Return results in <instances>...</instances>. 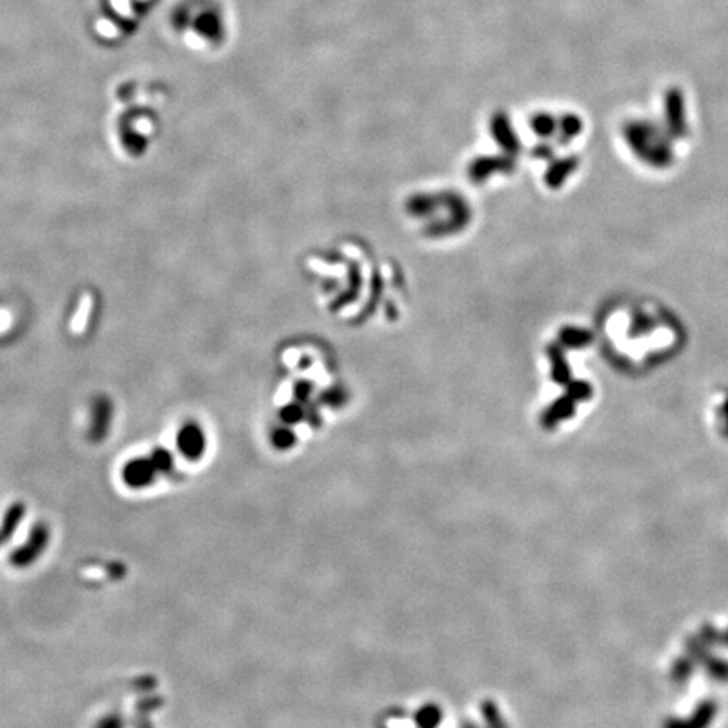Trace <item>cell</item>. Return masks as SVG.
I'll return each mask as SVG.
<instances>
[{
  "mask_svg": "<svg viewBox=\"0 0 728 728\" xmlns=\"http://www.w3.org/2000/svg\"><path fill=\"white\" fill-rule=\"evenodd\" d=\"M24 513H25V507L24 505H21V502H16V505H12L9 509L5 511L2 524H0V545L9 542L10 536L17 531V526L21 524L22 518H24Z\"/></svg>",
  "mask_w": 728,
  "mask_h": 728,
  "instance_id": "obj_5",
  "label": "cell"
},
{
  "mask_svg": "<svg viewBox=\"0 0 728 728\" xmlns=\"http://www.w3.org/2000/svg\"><path fill=\"white\" fill-rule=\"evenodd\" d=\"M178 447L187 461H197L206 452L204 432L194 424L186 425L178 435Z\"/></svg>",
  "mask_w": 728,
  "mask_h": 728,
  "instance_id": "obj_3",
  "label": "cell"
},
{
  "mask_svg": "<svg viewBox=\"0 0 728 728\" xmlns=\"http://www.w3.org/2000/svg\"><path fill=\"white\" fill-rule=\"evenodd\" d=\"M110 403L100 400L93 408V420H91V439L101 440L110 428Z\"/></svg>",
  "mask_w": 728,
  "mask_h": 728,
  "instance_id": "obj_4",
  "label": "cell"
},
{
  "mask_svg": "<svg viewBox=\"0 0 728 728\" xmlns=\"http://www.w3.org/2000/svg\"><path fill=\"white\" fill-rule=\"evenodd\" d=\"M47 543H49V528L44 523H36L29 533L27 542L10 555V563L17 568L32 565L46 550Z\"/></svg>",
  "mask_w": 728,
  "mask_h": 728,
  "instance_id": "obj_1",
  "label": "cell"
},
{
  "mask_svg": "<svg viewBox=\"0 0 728 728\" xmlns=\"http://www.w3.org/2000/svg\"><path fill=\"white\" fill-rule=\"evenodd\" d=\"M88 305H90V300L84 299L83 300V308H80V315L75 319V330H81L84 327V322H86V314H88Z\"/></svg>",
  "mask_w": 728,
  "mask_h": 728,
  "instance_id": "obj_7",
  "label": "cell"
},
{
  "mask_svg": "<svg viewBox=\"0 0 728 728\" xmlns=\"http://www.w3.org/2000/svg\"><path fill=\"white\" fill-rule=\"evenodd\" d=\"M120 720L117 716H106L101 720L100 728H120Z\"/></svg>",
  "mask_w": 728,
  "mask_h": 728,
  "instance_id": "obj_8",
  "label": "cell"
},
{
  "mask_svg": "<svg viewBox=\"0 0 728 728\" xmlns=\"http://www.w3.org/2000/svg\"><path fill=\"white\" fill-rule=\"evenodd\" d=\"M157 474L159 472H157L152 459L141 457V459H134V461L128 462V464L123 467L121 476H123L125 484H127L128 487L145 489V487H149V485H152L154 481H156Z\"/></svg>",
  "mask_w": 728,
  "mask_h": 728,
  "instance_id": "obj_2",
  "label": "cell"
},
{
  "mask_svg": "<svg viewBox=\"0 0 728 728\" xmlns=\"http://www.w3.org/2000/svg\"><path fill=\"white\" fill-rule=\"evenodd\" d=\"M150 459H152L157 472L169 474L172 470V467H174V459H172V455L169 454L165 448H157V450H154V454L150 455Z\"/></svg>",
  "mask_w": 728,
  "mask_h": 728,
  "instance_id": "obj_6",
  "label": "cell"
}]
</instances>
